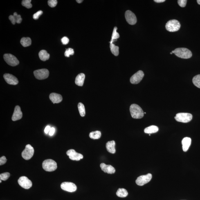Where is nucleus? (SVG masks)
<instances>
[{"mask_svg": "<svg viewBox=\"0 0 200 200\" xmlns=\"http://www.w3.org/2000/svg\"><path fill=\"white\" fill-rule=\"evenodd\" d=\"M34 149L33 147L29 144L26 145L24 150L22 153V156L23 159L26 160H29L33 156Z\"/></svg>", "mask_w": 200, "mask_h": 200, "instance_id": "423d86ee", "label": "nucleus"}, {"mask_svg": "<svg viewBox=\"0 0 200 200\" xmlns=\"http://www.w3.org/2000/svg\"><path fill=\"white\" fill-rule=\"evenodd\" d=\"M170 54H172L173 53H172V52H171Z\"/></svg>", "mask_w": 200, "mask_h": 200, "instance_id": "49530a36", "label": "nucleus"}, {"mask_svg": "<svg viewBox=\"0 0 200 200\" xmlns=\"http://www.w3.org/2000/svg\"><path fill=\"white\" fill-rule=\"evenodd\" d=\"M57 0H49L48 4L51 8H54L57 6Z\"/></svg>", "mask_w": 200, "mask_h": 200, "instance_id": "f704fd0d", "label": "nucleus"}, {"mask_svg": "<svg viewBox=\"0 0 200 200\" xmlns=\"http://www.w3.org/2000/svg\"><path fill=\"white\" fill-rule=\"evenodd\" d=\"M173 53L180 58L182 59H189L192 56V53L190 50L186 48H178L176 49L172 52Z\"/></svg>", "mask_w": 200, "mask_h": 200, "instance_id": "f03ea898", "label": "nucleus"}, {"mask_svg": "<svg viewBox=\"0 0 200 200\" xmlns=\"http://www.w3.org/2000/svg\"><path fill=\"white\" fill-rule=\"evenodd\" d=\"M1 182H2V180H1V181H0V182L1 183Z\"/></svg>", "mask_w": 200, "mask_h": 200, "instance_id": "de8ad7c7", "label": "nucleus"}, {"mask_svg": "<svg viewBox=\"0 0 200 200\" xmlns=\"http://www.w3.org/2000/svg\"><path fill=\"white\" fill-rule=\"evenodd\" d=\"M192 115L190 113H180L176 115L175 119L176 121L182 123H188L192 120Z\"/></svg>", "mask_w": 200, "mask_h": 200, "instance_id": "39448f33", "label": "nucleus"}, {"mask_svg": "<svg viewBox=\"0 0 200 200\" xmlns=\"http://www.w3.org/2000/svg\"><path fill=\"white\" fill-rule=\"evenodd\" d=\"M182 149L183 151L186 152L188 150L191 143V139L190 138H184L182 141Z\"/></svg>", "mask_w": 200, "mask_h": 200, "instance_id": "6ab92c4d", "label": "nucleus"}, {"mask_svg": "<svg viewBox=\"0 0 200 200\" xmlns=\"http://www.w3.org/2000/svg\"><path fill=\"white\" fill-rule=\"evenodd\" d=\"M14 16L15 18L16 23H21L22 21L20 15H18L17 12H15L14 14Z\"/></svg>", "mask_w": 200, "mask_h": 200, "instance_id": "72a5a7b5", "label": "nucleus"}, {"mask_svg": "<svg viewBox=\"0 0 200 200\" xmlns=\"http://www.w3.org/2000/svg\"><path fill=\"white\" fill-rule=\"evenodd\" d=\"M51 127H50L49 126H47L45 128L44 131L45 133L46 134H47L48 133H49L50 131Z\"/></svg>", "mask_w": 200, "mask_h": 200, "instance_id": "79ce46f5", "label": "nucleus"}, {"mask_svg": "<svg viewBox=\"0 0 200 200\" xmlns=\"http://www.w3.org/2000/svg\"><path fill=\"white\" fill-rule=\"evenodd\" d=\"M7 161L6 158L5 156H3L0 158V165L5 164Z\"/></svg>", "mask_w": 200, "mask_h": 200, "instance_id": "4c0bfd02", "label": "nucleus"}, {"mask_svg": "<svg viewBox=\"0 0 200 200\" xmlns=\"http://www.w3.org/2000/svg\"><path fill=\"white\" fill-rule=\"evenodd\" d=\"M76 1L77 3H80L82 2L83 1H82V0H76Z\"/></svg>", "mask_w": 200, "mask_h": 200, "instance_id": "c03bdc74", "label": "nucleus"}, {"mask_svg": "<svg viewBox=\"0 0 200 200\" xmlns=\"http://www.w3.org/2000/svg\"><path fill=\"white\" fill-rule=\"evenodd\" d=\"M85 76L83 73L79 74L76 77L75 83L76 85L82 86L83 85Z\"/></svg>", "mask_w": 200, "mask_h": 200, "instance_id": "aec40b11", "label": "nucleus"}, {"mask_svg": "<svg viewBox=\"0 0 200 200\" xmlns=\"http://www.w3.org/2000/svg\"><path fill=\"white\" fill-rule=\"evenodd\" d=\"M22 116L23 114L20 107L19 106H16L12 115V120L14 121H17L22 118Z\"/></svg>", "mask_w": 200, "mask_h": 200, "instance_id": "dca6fc26", "label": "nucleus"}, {"mask_svg": "<svg viewBox=\"0 0 200 200\" xmlns=\"http://www.w3.org/2000/svg\"><path fill=\"white\" fill-rule=\"evenodd\" d=\"M130 111L132 118L141 119L144 116V113L141 107L136 104H131L130 107Z\"/></svg>", "mask_w": 200, "mask_h": 200, "instance_id": "f257e3e1", "label": "nucleus"}, {"mask_svg": "<svg viewBox=\"0 0 200 200\" xmlns=\"http://www.w3.org/2000/svg\"><path fill=\"white\" fill-rule=\"evenodd\" d=\"M125 17L127 22L131 25H134L137 22V18L135 15L131 10H127L126 12Z\"/></svg>", "mask_w": 200, "mask_h": 200, "instance_id": "4468645a", "label": "nucleus"}, {"mask_svg": "<svg viewBox=\"0 0 200 200\" xmlns=\"http://www.w3.org/2000/svg\"><path fill=\"white\" fill-rule=\"evenodd\" d=\"M159 131L158 127L157 126L152 125L146 127L144 129V132L146 133L151 134V133H155Z\"/></svg>", "mask_w": 200, "mask_h": 200, "instance_id": "5701e85b", "label": "nucleus"}, {"mask_svg": "<svg viewBox=\"0 0 200 200\" xmlns=\"http://www.w3.org/2000/svg\"><path fill=\"white\" fill-rule=\"evenodd\" d=\"M31 0H23L22 2V6L28 9L31 8L32 6Z\"/></svg>", "mask_w": 200, "mask_h": 200, "instance_id": "7c9ffc66", "label": "nucleus"}, {"mask_svg": "<svg viewBox=\"0 0 200 200\" xmlns=\"http://www.w3.org/2000/svg\"><path fill=\"white\" fill-rule=\"evenodd\" d=\"M117 196L120 198H125L128 195V192L127 190L124 188L119 189L116 193Z\"/></svg>", "mask_w": 200, "mask_h": 200, "instance_id": "393cba45", "label": "nucleus"}, {"mask_svg": "<svg viewBox=\"0 0 200 200\" xmlns=\"http://www.w3.org/2000/svg\"><path fill=\"white\" fill-rule=\"evenodd\" d=\"M43 168L47 172H52L56 170L57 165L56 162L51 159L45 160L42 163Z\"/></svg>", "mask_w": 200, "mask_h": 200, "instance_id": "20e7f679", "label": "nucleus"}, {"mask_svg": "<svg viewBox=\"0 0 200 200\" xmlns=\"http://www.w3.org/2000/svg\"><path fill=\"white\" fill-rule=\"evenodd\" d=\"M3 77L6 82L9 84L11 85H17L19 81L18 79L14 76L9 73H5Z\"/></svg>", "mask_w": 200, "mask_h": 200, "instance_id": "2eb2a0df", "label": "nucleus"}, {"mask_svg": "<svg viewBox=\"0 0 200 200\" xmlns=\"http://www.w3.org/2000/svg\"><path fill=\"white\" fill-rule=\"evenodd\" d=\"M55 132V129L54 128L52 127L50 129V131H49V135L50 136H53V134H54Z\"/></svg>", "mask_w": 200, "mask_h": 200, "instance_id": "a19ab883", "label": "nucleus"}, {"mask_svg": "<svg viewBox=\"0 0 200 200\" xmlns=\"http://www.w3.org/2000/svg\"><path fill=\"white\" fill-rule=\"evenodd\" d=\"M33 73L36 78L39 80H43L47 78L49 74V71L46 69L36 70Z\"/></svg>", "mask_w": 200, "mask_h": 200, "instance_id": "6e6552de", "label": "nucleus"}, {"mask_svg": "<svg viewBox=\"0 0 200 200\" xmlns=\"http://www.w3.org/2000/svg\"><path fill=\"white\" fill-rule=\"evenodd\" d=\"M101 136V133L100 131H92L90 133L89 137L93 139H99Z\"/></svg>", "mask_w": 200, "mask_h": 200, "instance_id": "a878e982", "label": "nucleus"}, {"mask_svg": "<svg viewBox=\"0 0 200 200\" xmlns=\"http://www.w3.org/2000/svg\"><path fill=\"white\" fill-rule=\"evenodd\" d=\"M43 12L42 10H39L33 15V18L35 20H37L39 19L40 16L42 15Z\"/></svg>", "mask_w": 200, "mask_h": 200, "instance_id": "c9c22d12", "label": "nucleus"}, {"mask_svg": "<svg viewBox=\"0 0 200 200\" xmlns=\"http://www.w3.org/2000/svg\"><path fill=\"white\" fill-rule=\"evenodd\" d=\"M180 22L177 20L173 19L167 22L165 25L166 29L169 32H174L178 31L181 28Z\"/></svg>", "mask_w": 200, "mask_h": 200, "instance_id": "7ed1b4c3", "label": "nucleus"}, {"mask_svg": "<svg viewBox=\"0 0 200 200\" xmlns=\"http://www.w3.org/2000/svg\"><path fill=\"white\" fill-rule=\"evenodd\" d=\"M110 48L112 53L115 56H118L119 54V47L115 46L114 44H112L110 45Z\"/></svg>", "mask_w": 200, "mask_h": 200, "instance_id": "cd10ccee", "label": "nucleus"}, {"mask_svg": "<svg viewBox=\"0 0 200 200\" xmlns=\"http://www.w3.org/2000/svg\"><path fill=\"white\" fill-rule=\"evenodd\" d=\"M154 1L155 2L158 3H163L165 1V0H154Z\"/></svg>", "mask_w": 200, "mask_h": 200, "instance_id": "37998d69", "label": "nucleus"}, {"mask_svg": "<svg viewBox=\"0 0 200 200\" xmlns=\"http://www.w3.org/2000/svg\"><path fill=\"white\" fill-rule=\"evenodd\" d=\"M61 41L62 44L64 45H66L68 44L69 42V39L67 37H64L61 39Z\"/></svg>", "mask_w": 200, "mask_h": 200, "instance_id": "58836bf2", "label": "nucleus"}, {"mask_svg": "<svg viewBox=\"0 0 200 200\" xmlns=\"http://www.w3.org/2000/svg\"><path fill=\"white\" fill-rule=\"evenodd\" d=\"M115 146V142L114 140L108 142L106 144V149L109 152L114 154L116 152Z\"/></svg>", "mask_w": 200, "mask_h": 200, "instance_id": "412c9836", "label": "nucleus"}, {"mask_svg": "<svg viewBox=\"0 0 200 200\" xmlns=\"http://www.w3.org/2000/svg\"><path fill=\"white\" fill-rule=\"evenodd\" d=\"M187 2L186 0H178V3L180 6L184 8L186 5Z\"/></svg>", "mask_w": 200, "mask_h": 200, "instance_id": "e433bc0d", "label": "nucleus"}, {"mask_svg": "<svg viewBox=\"0 0 200 200\" xmlns=\"http://www.w3.org/2000/svg\"><path fill=\"white\" fill-rule=\"evenodd\" d=\"M197 2L198 4L200 5V0H198Z\"/></svg>", "mask_w": 200, "mask_h": 200, "instance_id": "a18cd8bd", "label": "nucleus"}, {"mask_svg": "<svg viewBox=\"0 0 200 200\" xmlns=\"http://www.w3.org/2000/svg\"><path fill=\"white\" fill-rule=\"evenodd\" d=\"M192 82L194 85L200 88V75L194 76L193 78Z\"/></svg>", "mask_w": 200, "mask_h": 200, "instance_id": "c756f323", "label": "nucleus"}, {"mask_svg": "<svg viewBox=\"0 0 200 200\" xmlns=\"http://www.w3.org/2000/svg\"><path fill=\"white\" fill-rule=\"evenodd\" d=\"M152 178V174H148L146 175H141L137 178L136 181L137 185L143 186L151 181Z\"/></svg>", "mask_w": 200, "mask_h": 200, "instance_id": "9d476101", "label": "nucleus"}, {"mask_svg": "<svg viewBox=\"0 0 200 200\" xmlns=\"http://www.w3.org/2000/svg\"><path fill=\"white\" fill-rule=\"evenodd\" d=\"M3 58L9 65L15 66L19 64V61L17 57L10 54H5L3 56Z\"/></svg>", "mask_w": 200, "mask_h": 200, "instance_id": "0eeeda50", "label": "nucleus"}, {"mask_svg": "<svg viewBox=\"0 0 200 200\" xmlns=\"http://www.w3.org/2000/svg\"><path fill=\"white\" fill-rule=\"evenodd\" d=\"M74 54V52L73 49L68 48L66 49L65 52V56L66 57H69L71 55H73Z\"/></svg>", "mask_w": 200, "mask_h": 200, "instance_id": "473e14b6", "label": "nucleus"}, {"mask_svg": "<svg viewBox=\"0 0 200 200\" xmlns=\"http://www.w3.org/2000/svg\"><path fill=\"white\" fill-rule=\"evenodd\" d=\"M21 44L24 47L29 46L31 45L32 41L29 37H23L21 39Z\"/></svg>", "mask_w": 200, "mask_h": 200, "instance_id": "b1692460", "label": "nucleus"}, {"mask_svg": "<svg viewBox=\"0 0 200 200\" xmlns=\"http://www.w3.org/2000/svg\"><path fill=\"white\" fill-rule=\"evenodd\" d=\"M117 29H118V28H117L116 27H115L113 30L111 42H110V44H113V42L116 41V40L120 37V35H119L118 33L117 32Z\"/></svg>", "mask_w": 200, "mask_h": 200, "instance_id": "bb28decb", "label": "nucleus"}, {"mask_svg": "<svg viewBox=\"0 0 200 200\" xmlns=\"http://www.w3.org/2000/svg\"><path fill=\"white\" fill-rule=\"evenodd\" d=\"M100 167L102 171L104 172L108 173V174H114L115 172V169L114 167L111 165H107L104 163L100 164Z\"/></svg>", "mask_w": 200, "mask_h": 200, "instance_id": "f3484780", "label": "nucleus"}, {"mask_svg": "<svg viewBox=\"0 0 200 200\" xmlns=\"http://www.w3.org/2000/svg\"><path fill=\"white\" fill-rule=\"evenodd\" d=\"M145 113V114H146V113L145 112V113Z\"/></svg>", "mask_w": 200, "mask_h": 200, "instance_id": "09e8293b", "label": "nucleus"}, {"mask_svg": "<svg viewBox=\"0 0 200 200\" xmlns=\"http://www.w3.org/2000/svg\"><path fill=\"white\" fill-rule=\"evenodd\" d=\"M10 174L9 172L2 173L0 175V179L2 181H5L10 177Z\"/></svg>", "mask_w": 200, "mask_h": 200, "instance_id": "2f4dec72", "label": "nucleus"}, {"mask_svg": "<svg viewBox=\"0 0 200 200\" xmlns=\"http://www.w3.org/2000/svg\"><path fill=\"white\" fill-rule=\"evenodd\" d=\"M49 98L54 104L59 103L62 100V96L55 93H51L49 95Z\"/></svg>", "mask_w": 200, "mask_h": 200, "instance_id": "a211bd4d", "label": "nucleus"}, {"mask_svg": "<svg viewBox=\"0 0 200 200\" xmlns=\"http://www.w3.org/2000/svg\"><path fill=\"white\" fill-rule=\"evenodd\" d=\"M66 154L69 156V159L73 161H79L84 157L82 155L76 152L73 149L68 150L66 152Z\"/></svg>", "mask_w": 200, "mask_h": 200, "instance_id": "ddd939ff", "label": "nucleus"}, {"mask_svg": "<svg viewBox=\"0 0 200 200\" xmlns=\"http://www.w3.org/2000/svg\"><path fill=\"white\" fill-rule=\"evenodd\" d=\"M144 76L143 72L139 71L132 76L130 78V82L133 84H137L141 81Z\"/></svg>", "mask_w": 200, "mask_h": 200, "instance_id": "f8f14e48", "label": "nucleus"}, {"mask_svg": "<svg viewBox=\"0 0 200 200\" xmlns=\"http://www.w3.org/2000/svg\"><path fill=\"white\" fill-rule=\"evenodd\" d=\"M18 183L22 188L25 189H29L32 186V182L26 176H21L18 180Z\"/></svg>", "mask_w": 200, "mask_h": 200, "instance_id": "1a4fd4ad", "label": "nucleus"}, {"mask_svg": "<svg viewBox=\"0 0 200 200\" xmlns=\"http://www.w3.org/2000/svg\"><path fill=\"white\" fill-rule=\"evenodd\" d=\"M78 108L80 116L84 117L85 115V109L84 104L82 103H79L78 104Z\"/></svg>", "mask_w": 200, "mask_h": 200, "instance_id": "c85d7f7f", "label": "nucleus"}, {"mask_svg": "<svg viewBox=\"0 0 200 200\" xmlns=\"http://www.w3.org/2000/svg\"><path fill=\"white\" fill-rule=\"evenodd\" d=\"M9 19L11 22L12 23L13 25H15L16 23L15 17L14 15H10L9 17Z\"/></svg>", "mask_w": 200, "mask_h": 200, "instance_id": "ea45409f", "label": "nucleus"}, {"mask_svg": "<svg viewBox=\"0 0 200 200\" xmlns=\"http://www.w3.org/2000/svg\"><path fill=\"white\" fill-rule=\"evenodd\" d=\"M40 59L41 60L45 61L49 59L50 55L48 53L46 50H42L40 51L39 53Z\"/></svg>", "mask_w": 200, "mask_h": 200, "instance_id": "4be33fe9", "label": "nucleus"}, {"mask_svg": "<svg viewBox=\"0 0 200 200\" xmlns=\"http://www.w3.org/2000/svg\"><path fill=\"white\" fill-rule=\"evenodd\" d=\"M61 187L62 190L70 192H74L77 190L76 186L71 182H64L61 184Z\"/></svg>", "mask_w": 200, "mask_h": 200, "instance_id": "9b49d317", "label": "nucleus"}]
</instances>
